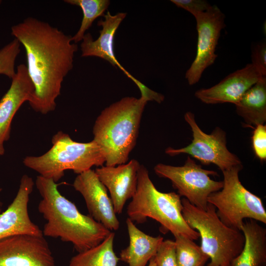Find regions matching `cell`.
<instances>
[{
	"label": "cell",
	"mask_w": 266,
	"mask_h": 266,
	"mask_svg": "<svg viewBox=\"0 0 266 266\" xmlns=\"http://www.w3.org/2000/svg\"><path fill=\"white\" fill-rule=\"evenodd\" d=\"M139 162L132 159L116 166H101L95 169L99 179L108 190L115 212L122 213L126 201L134 196L137 187Z\"/></svg>",
	"instance_id": "cell-15"
},
{
	"label": "cell",
	"mask_w": 266,
	"mask_h": 266,
	"mask_svg": "<svg viewBox=\"0 0 266 266\" xmlns=\"http://www.w3.org/2000/svg\"><path fill=\"white\" fill-rule=\"evenodd\" d=\"M74 189L83 196L90 216L110 231H116L120 223L106 187L95 170L79 174L73 183Z\"/></svg>",
	"instance_id": "cell-12"
},
{
	"label": "cell",
	"mask_w": 266,
	"mask_h": 266,
	"mask_svg": "<svg viewBox=\"0 0 266 266\" xmlns=\"http://www.w3.org/2000/svg\"><path fill=\"white\" fill-rule=\"evenodd\" d=\"M11 85L0 100V156L4 153V142L10 136L12 120L23 103L28 101L34 92V85L27 66L20 64L11 79Z\"/></svg>",
	"instance_id": "cell-16"
},
{
	"label": "cell",
	"mask_w": 266,
	"mask_h": 266,
	"mask_svg": "<svg viewBox=\"0 0 266 266\" xmlns=\"http://www.w3.org/2000/svg\"><path fill=\"white\" fill-rule=\"evenodd\" d=\"M20 43L14 38L0 49V74L12 79L16 74L15 65L20 52Z\"/></svg>",
	"instance_id": "cell-24"
},
{
	"label": "cell",
	"mask_w": 266,
	"mask_h": 266,
	"mask_svg": "<svg viewBox=\"0 0 266 266\" xmlns=\"http://www.w3.org/2000/svg\"><path fill=\"white\" fill-rule=\"evenodd\" d=\"M129 245L121 250L119 259L128 266H145L154 257L163 240L161 236H152L138 229L129 218L126 220Z\"/></svg>",
	"instance_id": "cell-18"
},
{
	"label": "cell",
	"mask_w": 266,
	"mask_h": 266,
	"mask_svg": "<svg viewBox=\"0 0 266 266\" xmlns=\"http://www.w3.org/2000/svg\"><path fill=\"white\" fill-rule=\"evenodd\" d=\"M198 32L197 53L195 58L185 73L190 85L198 83L204 71L214 64L217 55L216 47L222 29L226 27L225 15L216 5L205 12L193 15Z\"/></svg>",
	"instance_id": "cell-10"
},
{
	"label": "cell",
	"mask_w": 266,
	"mask_h": 266,
	"mask_svg": "<svg viewBox=\"0 0 266 266\" xmlns=\"http://www.w3.org/2000/svg\"><path fill=\"white\" fill-rule=\"evenodd\" d=\"M242 165L223 171V186L211 194L207 202L213 205L220 220L228 227L241 231L245 219L266 224V211L261 199L246 189L239 179Z\"/></svg>",
	"instance_id": "cell-7"
},
{
	"label": "cell",
	"mask_w": 266,
	"mask_h": 266,
	"mask_svg": "<svg viewBox=\"0 0 266 266\" xmlns=\"http://www.w3.org/2000/svg\"><path fill=\"white\" fill-rule=\"evenodd\" d=\"M34 183L27 174L22 176L17 194L7 209L0 213V239L14 235H43L42 231L30 217L28 203Z\"/></svg>",
	"instance_id": "cell-13"
},
{
	"label": "cell",
	"mask_w": 266,
	"mask_h": 266,
	"mask_svg": "<svg viewBox=\"0 0 266 266\" xmlns=\"http://www.w3.org/2000/svg\"><path fill=\"white\" fill-rule=\"evenodd\" d=\"M184 119L192 132L191 143L181 148L168 147L165 150L166 154L170 156L188 154L203 165L217 166L222 171L242 165L237 156L228 150L224 130L216 127L211 133H206L199 127L194 114L190 111L185 114Z\"/></svg>",
	"instance_id": "cell-9"
},
{
	"label": "cell",
	"mask_w": 266,
	"mask_h": 266,
	"mask_svg": "<svg viewBox=\"0 0 266 266\" xmlns=\"http://www.w3.org/2000/svg\"><path fill=\"white\" fill-rule=\"evenodd\" d=\"M244 125L254 128L266 121V77H261L235 104Z\"/></svg>",
	"instance_id": "cell-20"
},
{
	"label": "cell",
	"mask_w": 266,
	"mask_h": 266,
	"mask_svg": "<svg viewBox=\"0 0 266 266\" xmlns=\"http://www.w3.org/2000/svg\"><path fill=\"white\" fill-rule=\"evenodd\" d=\"M127 15L119 12L112 15L109 11L104 14V20H100L98 25L101 27L100 35L94 40L90 33L85 34L81 44V56L96 57L104 59L114 66H118L135 83L137 80L131 75L118 62L114 51V39L116 31Z\"/></svg>",
	"instance_id": "cell-17"
},
{
	"label": "cell",
	"mask_w": 266,
	"mask_h": 266,
	"mask_svg": "<svg viewBox=\"0 0 266 266\" xmlns=\"http://www.w3.org/2000/svg\"><path fill=\"white\" fill-rule=\"evenodd\" d=\"M64 1L80 7L83 12L80 28L71 37L72 41L75 44L82 40L86 32L98 17L104 16V12L110 3L109 0H66Z\"/></svg>",
	"instance_id": "cell-22"
},
{
	"label": "cell",
	"mask_w": 266,
	"mask_h": 266,
	"mask_svg": "<svg viewBox=\"0 0 266 266\" xmlns=\"http://www.w3.org/2000/svg\"><path fill=\"white\" fill-rule=\"evenodd\" d=\"M251 64L261 77H266V43H256L252 48Z\"/></svg>",
	"instance_id": "cell-27"
},
{
	"label": "cell",
	"mask_w": 266,
	"mask_h": 266,
	"mask_svg": "<svg viewBox=\"0 0 266 266\" xmlns=\"http://www.w3.org/2000/svg\"><path fill=\"white\" fill-rule=\"evenodd\" d=\"M180 196L175 192L158 191L152 182L147 168L139 167L135 193L127 207L129 218L138 224L144 223L147 218L158 222L162 228L174 236L182 234L194 240L199 233L192 229L182 215Z\"/></svg>",
	"instance_id": "cell-4"
},
{
	"label": "cell",
	"mask_w": 266,
	"mask_h": 266,
	"mask_svg": "<svg viewBox=\"0 0 266 266\" xmlns=\"http://www.w3.org/2000/svg\"><path fill=\"white\" fill-rule=\"evenodd\" d=\"M35 185L42 198L38 210L46 221L44 236L70 242L79 253L98 245L111 232L90 215L81 213L60 193L53 180L39 175Z\"/></svg>",
	"instance_id": "cell-2"
},
{
	"label": "cell",
	"mask_w": 266,
	"mask_h": 266,
	"mask_svg": "<svg viewBox=\"0 0 266 266\" xmlns=\"http://www.w3.org/2000/svg\"><path fill=\"white\" fill-rule=\"evenodd\" d=\"M159 177L169 179L178 194L185 197L192 204L205 210L209 196L220 190L222 181L212 180L210 175H218L217 172L203 168L188 156L182 166L158 164L154 168Z\"/></svg>",
	"instance_id": "cell-8"
},
{
	"label": "cell",
	"mask_w": 266,
	"mask_h": 266,
	"mask_svg": "<svg viewBox=\"0 0 266 266\" xmlns=\"http://www.w3.org/2000/svg\"><path fill=\"white\" fill-rule=\"evenodd\" d=\"M182 215L188 225L201 238L200 248L210 259L207 266H231L241 252L245 237L241 231L225 225L216 213L215 207L208 203L205 210L181 200Z\"/></svg>",
	"instance_id": "cell-6"
},
{
	"label": "cell",
	"mask_w": 266,
	"mask_h": 266,
	"mask_svg": "<svg viewBox=\"0 0 266 266\" xmlns=\"http://www.w3.org/2000/svg\"><path fill=\"white\" fill-rule=\"evenodd\" d=\"M149 262V263L148 266H157L154 257L151 259H150Z\"/></svg>",
	"instance_id": "cell-29"
},
{
	"label": "cell",
	"mask_w": 266,
	"mask_h": 266,
	"mask_svg": "<svg viewBox=\"0 0 266 266\" xmlns=\"http://www.w3.org/2000/svg\"><path fill=\"white\" fill-rule=\"evenodd\" d=\"M146 97H126L102 110L93 128V140L102 150L105 166L126 163L136 144Z\"/></svg>",
	"instance_id": "cell-3"
},
{
	"label": "cell",
	"mask_w": 266,
	"mask_h": 266,
	"mask_svg": "<svg viewBox=\"0 0 266 266\" xmlns=\"http://www.w3.org/2000/svg\"><path fill=\"white\" fill-rule=\"evenodd\" d=\"M177 7L183 8L193 15L206 11L211 5L204 0H171Z\"/></svg>",
	"instance_id": "cell-28"
},
{
	"label": "cell",
	"mask_w": 266,
	"mask_h": 266,
	"mask_svg": "<svg viewBox=\"0 0 266 266\" xmlns=\"http://www.w3.org/2000/svg\"><path fill=\"white\" fill-rule=\"evenodd\" d=\"M11 34L24 46L27 70L34 90L28 102L46 114L55 110L62 82L73 66L77 45L48 23L28 17L12 26Z\"/></svg>",
	"instance_id": "cell-1"
},
{
	"label": "cell",
	"mask_w": 266,
	"mask_h": 266,
	"mask_svg": "<svg viewBox=\"0 0 266 266\" xmlns=\"http://www.w3.org/2000/svg\"><path fill=\"white\" fill-rule=\"evenodd\" d=\"M52 146L39 156H27L24 165L39 175L56 182L66 170L80 174L94 166H101L105 162L103 153L94 140L76 142L67 133L58 132L52 138Z\"/></svg>",
	"instance_id": "cell-5"
},
{
	"label": "cell",
	"mask_w": 266,
	"mask_h": 266,
	"mask_svg": "<svg viewBox=\"0 0 266 266\" xmlns=\"http://www.w3.org/2000/svg\"><path fill=\"white\" fill-rule=\"evenodd\" d=\"M245 237L241 253L231 266H265L266 265V229L257 221H244L241 229Z\"/></svg>",
	"instance_id": "cell-19"
},
{
	"label": "cell",
	"mask_w": 266,
	"mask_h": 266,
	"mask_svg": "<svg viewBox=\"0 0 266 266\" xmlns=\"http://www.w3.org/2000/svg\"><path fill=\"white\" fill-rule=\"evenodd\" d=\"M174 236L178 266H204L209 257L200 246L183 235Z\"/></svg>",
	"instance_id": "cell-23"
},
{
	"label": "cell",
	"mask_w": 266,
	"mask_h": 266,
	"mask_svg": "<svg viewBox=\"0 0 266 266\" xmlns=\"http://www.w3.org/2000/svg\"><path fill=\"white\" fill-rule=\"evenodd\" d=\"M252 144L256 156L261 161L266 160V125H259L254 128Z\"/></svg>",
	"instance_id": "cell-26"
},
{
	"label": "cell",
	"mask_w": 266,
	"mask_h": 266,
	"mask_svg": "<svg viewBox=\"0 0 266 266\" xmlns=\"http://www.w3.org/2000/svg\"><path fill=\"white\" fill-rule=\"evenodd\" d=\"M2 1L0 0V4H1Z\"/></svg>",
	"instance_id": "cell-30"
},
{
	"label": "cell",
	"mask_w": 266,
	"mask_h": 266,
	"mask_svg": "<svg viewBox=\"0 0 266 266\" xmlns=\"http://www.w3.org/2000/svg\"><path fill=\"white\" fill-rule=\"evenodd\" d=\"M114 236L111 232L98 245L78 253L71 258L69 266H117L120 259L113 249Z\"/></svg>",
	"instance_id": "cell-21"
},
{
	"label": "cell",
	"mask_w": 266,
	"mask_h": 266,
	"mask_svg": "<svg viewBox=\"0 0 266 266\" xmlns=\"http://www.w3.org/2000/svg\"><path fill=\"white\" fill-rule=\"evenodd\" d=\"M0 266H55L44 235H14L0 239Z\"/></svg>",
	"instance_id": "cell-11"
},
{
	"label": "cell",
	"mask_w": 266,
	"mask_h": 266,
	"mask_svg": "<svg viewBox=\"0 0 266 266\" xmlns=\"http://www.w3.org/2000/svg\"><path fill=\"white\" fill-rule=\"evenodd\" d=\"M2 190L1 188H0V192H1Z\"/></svg>",
	"instance_id": "cell-31"
},
{
	"label": "cell",
	"mask_w": 266,
	"mask_h": 266,
	"mask_svg": "<svg viewBox=\"0 0 266 266\" xmlns=\"http://www.w3.org/2000/svg\"><path fill=\"white\" fill-rule=\"evenodd\" d=\"M261 77H263L250 63L230 74L217 84L197 90L195 96L208 104L231 103L235 105Z\"/></svg>",
	"instance_id": "cell-14"
},
{
	"label": "cell",
	"mask_w": 266,
	"mask_h": 266,
	"mask_svg": "<svg viewBox=\"0 0 266 266\" xmlns=\"http://www.w3.org/2000/svg\"><path fill=\"white\" fill-rule=\"evenodd\" d=\"M157 266H178L174 241L163 240L154 257Z\"/></svg>",
	"instance_id": "cell-25"
}]
</instances>
